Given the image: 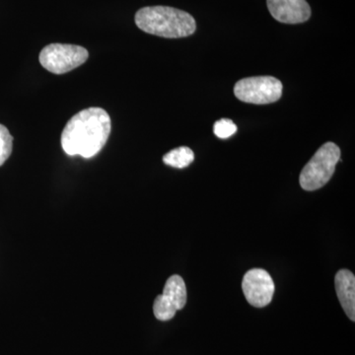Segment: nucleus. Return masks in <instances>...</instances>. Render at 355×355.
<instances>
[{
  "label": "nucleus",
  "mask_w": 355,
  "mask_h": 355,
  "mask_svg": "<svg viewBox=\"0 0 355 355\" xmlns=\"http://www.w3.org/2000/svg\"><path fill=\"white\" fill-rule=\"evenodd\" d=\"M234 94L249 104H270L282 98V83L272 76L248 77L236 83Z\"/></svg>",
  "instance_id": "39448f33"
},
{
  "label": "nucleus",
  "mask_w": 355,
  "mask_h": 355,
  "mask_svg": "<svg viewBox=\"0 0 355 355\" xmlns=\"http://www.w3.org/2000/svg\"><path fill=\"white\" fill-rule=\"evenodd\" d=\"M13 137L7 128L0 125V166L6 163L12 153Z\"/></svg>",
  "instance_id": "9b49d317"
},
{
  "label": "nucleus",
  "mask_w": 355,
  "mask_h": 355,
  "mask_svg": "<svg viewBox=\"0 0 355 355\" xmlns=\"http://www.w3.org/2000/svg\"><path fill=\"white\" fill-rule=\"evenodd\" d=\"M88 57V51L83 46L51 44L40 53V64L51 73L64 74L83 65Z\"/></svg>",
  "instance_id": "20e7f679"
},
{
  "label": "nucleus",
  "mask_w": 355,
  "mask_h": 355,
  "mask_svg": "<svg viewBox=\"0 0 355 355\" xmlns=\"http://www.w3.org/2000/svg\"><path fill=\"white\" fill-rule=\"evenodd\" d=\"M340 159V147L334 142H327L320 147L301 172V188L308 191L323 188L333 177Z\"/></svg>",
  "instance_id": "7ed1b4c3"
},
{
  "label": "nucleus",
  "mask_w": 355,
  "mask_h": 355,
  "mask_svg": "<svg viewBox=\"0 0 355 355\" xmlns=\"http://www.w3.org/2000/svg\"><path fill=\"white\" fill-rule=\"evenodd\" d=\"M275 20L284 24H300L309 20L311 8L306 0H266Z\"/></svg>",
  "instance_id": "6e6552de"
},
{
  "label": "nucleus",
  "mask_w": 355,
  "mask_h": 355,
  "mask_svg": "<svg viewBox=\"0 0 355 355\" xmlns=\"http://www.w3.org/2000/svg\"><path fill=\"white\" fill-rule=\"evenodd\" d=\"M242 289L249 304L263 308L272 302L275 294V282L266 270L253 268L244 275Z\"/></svg>",
  "instance_id": "0eeeda50"
},
{
  "label": "nucleus",
  "mask_w": 355,
  "mask_h": 355,
  "mask_svg": "<svg viewBox=\"0 0 355 355\" xmlns=\"http://www.w3.org/2000/svg\"><path fill=\"white\" fill-rule=\"evenodd\" d=\"M187 304V287L180 275H174L166 282L163 294L157 296L153 304L154 316L159 321H169Z\"/></svg>",
  "instance_id": "423d86ee"
},
{
  "label": "nucleus",
  "mask_w": 355,
  "mask_h": 355,
  "mask_svg": "<svg viewBox=\"0 0 355 355\" xmlns=\"http://www.w3.org/2000/svg\"><path fill=\"white\" fill-rule=\"evenodd\" d=\"M195 160V154L191 148L186 146L178 147L173 149L163 157V162L171 167L183 169L188 167Z\"/></svg>",
  "instance_id": "9d476101"
},
{
  "label": "nucleus",
  "mask_w": 355,
  "mask_h": 355,
  "mask_svg": "<svg viewBox=\"0 0 355 355\" xmlns=\"http://www.w3.org/2000/svg\"><path fill=\"white\" fill-rule=\"evenodd\" d=\"M214 130L218 139H227L237 132V125L228 119H222L214 123Z\"/></svg>",
  "instance_id": "f8f14e48"
},
{
  "label": "nucleus",
  "mask_w": 355,
  "mask_h": 355,
  "mask_svg": "<svg viewBox=\"0 0 355 355\" xmlns=\"http://www.w3.org/2000/svg\"><path fill=\"white\" fill-rule=\"evenodd\" d=\"M135 24L142 31L163 38L191 36L197 29L195 18L180 9L169 6H148L135 14Z\"/></svg>",
  "instance_id": "f03ea898"
},
{
  "label": "nucleus",
  "mask_w": 355,
  "mask_h": 355,
  "mask_svg": "<svg viewBox=\"0 0 355 355\" xmlns=\"http://www.w3.org/2000/svg\"><path fill=\"white\" fill-rule=\"evenodd\" d=\"M112 123L104 109L88 108L74 114L62 130V146L70 156L91 158L108 141Z\"/></svg>",
  "instance_id": "f257e3e1"
},
{
  "label": "nucleus",
  "mask_w": 355,
  "mask_h": 355,
  "mask_svg": "<svg viewBox=\"0 0 355 355\" xmlns=\"http://www.w3.org/2000/svg\"><path fill=\"white\" fill-rule=\"evenodd\" d=\"M336 295L347 316L355 321V277L349 270H338L335 277Z\"/></svg>",
  "instance_id": "1a4fd4ad"
}]
</instances>
